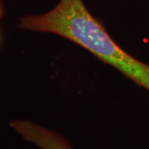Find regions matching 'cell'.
<instances>
[{
  "mask_svg": "<svg viewBox=\"0 0 149 149\" xmlns=\"http://www.w3.org/2000/svg\"><path fill=\"white\" fill-rule=\"evenodd\" d=\"M19 27L64 37L149 91V65L120 47L101 22L90 13L83 0H61L44 14L21 17Z\"/></svg>",
  "mask_w": 149,
  "mask_h": 149,
  "instance_id": "cell-1",
  "label": "cell"
},
{
  "mask_svg": "<svg viewBox=\"0 0 149 149\" xmlns=\"http://www.w3.org/2000/svg\"><path fill=\"white\" fill-rule=\"evenodd\" d=\"M13 129L26 142L41 149H73L70 142L61 134L29 120H13L9 123Z\"/></svg>",
  "mask_w": 149,
  "mask_h": 149,
  "instance_id": "cell-2",
  "label": "cell"
},
{
  "mask_svg": "<svg viewBox=\"0 0 149 149\" xmlns=\"http://www.w3.org/2000/svg\"><path fill=\"white\" fill-rule=\"evenodd\" d=\"M4 13V7H3V3L2 0H0V20L3 16Z\"/></svg>",
  "mask_w": 149,
  "mask_h": 149,
  "instance_id": "cell-3",
  "label": "cell"
}]
</instances>
